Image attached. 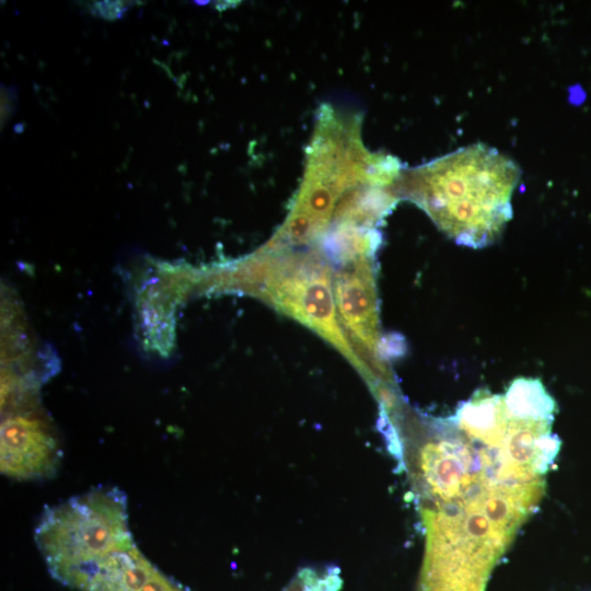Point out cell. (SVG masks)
<instances>
[{
    "label": "cell",
    "mask_w": 591,
    "mask_h": 591,
    "mask_svg": "<svg viewBox=\"0 0 591 591\" xmlns=\"http://www.w3.org/2000/svg\"><path fill=\"white\" fill-rule=\"evenodd\" d=\"M488 573L468 566L422 568L420 591H484Z\"/></svg>",
    "instance_id": "52a82bcc"
},
{
    "label": "cell",
    "mask_w": 591,
    "mask_h": 591,
    "mask_svg": "<svg viewBox=\"0 0 591 591\" xmlns=\"http://www.w3.org/2000/svg\"><path fill=\"white\" fill-rule=\"evenodd\" d=\"M183 591V590H182Z\"/></svg>",
    "instance_id": "30bf717a"
},
{
    "label": "cell",
    "mask_w": 591,
    "mask_h": 591,
    "mask_svg": "<svg viewBox=\"0 0 591 591\" xmlns=\"http://www.w3.org/2000/svg\"><path fill=\"white\" fill-rule=\"evenodd\" d=\"M94 7L103 18L111 20L118 18L119 13L124 12L123 4L118 1L95 2Z\"/></svg>",
    "instance_id": "9c48e42d"
},
{
    "label": "cell",
    "mask_w": 591,
    "mask_h": 591,
    "mask_svg": "<svg viewBox=\"0 0 591 591\" xmlns=\"http://www.w3.org/2000/svg\"><path fill=\"white\" fill-rule=\"evenodd\" d=\"M242 273L243 286L316 331L372 382L369 368L354 351L338 325L332 270L324 259L312 253L267 257L243 267Z\"/></svg>",
    "instance_id": "3957f363"
},
{
    "label": "cell",
    "mask_w": 591,
    "mask_h": 591,
    "mask_svg": "<svg viewBox=\"0 0 591 591\" xmlns=\"http://www.w3.org/2000/svg\"><path fill=\"white\" fill-rule=\"evenodd\" d=\"M502 396L509 414L520 419L552 421L557 410L555 401L537 379H517Z\"/></svg>",
    "instance_id": "8992f818"
},
{
    "label": "cell",
    "mask_w": 591,
    "mask_h": 591,
    "mask_svg": "<svg viewBox=\"0 0 591 591\" xmlns=\"http://www.w3.org/2000/svg\"><path fill=\"white\" fill-rule=\"evenodd\" d=\"M519 176L517 164L497 150L471 146L420 169L412 198L456 243L484 247L511 218Z\"/></svg>",
    "instance_id": "6da1fadb"
},
{
    "label": "cell",
    "mask_w": 591,
    "mask_h": 591,
    "mask_svg": "<svg viewBox=\"0 0 591 591\" xmlns=\"http://www.w3.org/2000/svg\"><path fill=\"white\" fill-rule=\"evenodd\" d=\"M34 538L50 575L81 591L103 564L136 545L125 493L103 486L46 508Z\"/></svg>",
    "instance_id": "7a4b0ae2"
},
{
    "label": "cell",
    "mask_w": 591,
    "mask_h": 591,
    "mask_svg": "<svg viewBox=\"0 0 591 591\" xmlns=\"http://www.w3.org/2000/svg\"><path fill=\"white\" fill-rule=\"evenodd\" d=\"M340 586L337 568H304L282 591H338Z\"/></svg>",
    "instance_id": "ba28073f"
},
{
    "label": "cell",
    "mask_w": 591,
    "mask_h": 591,
    "mask_svg": "<svg viewBox=\"0 0 591 591\" xmlns=\"http://www.w3.org/2000/svg\"><path fill=\"white\" fill-rule=\"evenodd\" d=\"M338 315L366 355L384 372L380 362L378 303L374 268L370 257L348 262L338 270L334 283ZM387 373V372H386Z\"/></svg>",
    "instance_id": "5b68a950"
},
{
    "label": "cell",
    "mask_w": 591,
    "mask_h": 591,
    "mask_svg": "<svg viewBox=\"0 0 591 591\" xmlns=\"http://www.w3.org/2000/svg\"><path fill=\"white\" fill-rule=\"evenodd\" d=\"M1 473L31 480L56 474L62 452L51 427L39 415L21 413L1 424Z\"/></svg>",
    "instance_id": "277c9868"
}]
</instances>
